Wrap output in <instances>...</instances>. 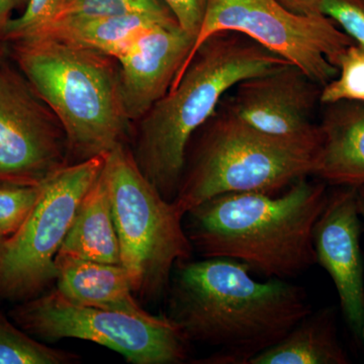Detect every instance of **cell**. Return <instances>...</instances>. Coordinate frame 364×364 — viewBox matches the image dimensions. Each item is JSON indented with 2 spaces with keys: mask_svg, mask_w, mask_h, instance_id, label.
<instances>
[{
  "mask_svg": "<svg viewBox=\"0 0 364 364\" xmlns=\"http://www.w3.org/2000/svg\"><path fill=\"white\" fill-rule=\"evenodd\" d=\"M26 1L28 0H0V39L7 23L11 20V14Z\"/></svg>",
  "mask_w": 364,
  "mask_h": 364,
  "instance_id": "obj_27",
  "label": "cell"
},
{
  "mask_svg": "<svg viewBox=\"0 0 364 364\" xmlns=\"http://www.w3.org/2000/svg\"><path fill=\"white\" fill-rule=\"evenodd\" d=\"M102 171L122 265L134 294L142 301H158L168 291L174 268L193 252L183 217L143 176L124 143L105 155Z\"/></svg>",
  "mask_w": 364,
  "mask_h": 364,
  "instance_id": "obj_6",
  "label": "cell"
},
{
  "mask_svg": "<svg viewBox=\"0 0 364 364\" xmlns=\"http://www.w3.org/2000/svg\"><path fill=\"white\" fill-rule=\"evenodd\" d=\"M179 26L189 36L198 37L205 16L207 0H162Z\"/></svg>",
  "mask_w": 364,
  "mask_h": 364,
  "instance_id": "obj_25",
  "label": "cell"
},
{
  "mask_svg": "<svg viewBox=\"0 0 364 364\" xmlns=\"http://www.w3.org/2000/svg\"><path fill=\"white\" fill-rule=\"evenodd\" d=\"M41 189L42 184L0 181V237L6 240L21 229L39 200Z\"/></svg>",
  "mask_w": 364,
  "mask_h": 364,
  "instance_id": "obj_22",
  "label": "cell"
},
{
  "mask_svg": "<svg viewBox=\"0 0 364 364\" xmlns=\"http://www.w3.org/2000/svg\"><path fill=\"white\" fill-rule=\"evenodd\" d=\"M0 55H1V50H0Z\"/></svg>",
  "mask_w": 364,
  "mask_h": 364,
  "instance_id": "obj_30",
  "label": "cell"
},
{
  "mask_svg": "<svg viewBox=\"0 0 364 364\" xmlns=\"http://www.w3.org/2000/svg\"><path fill=\"white\" fill-rule=\"evenodd\" d=\"M358 208L361 221L364 224V186L358 188Z\"/></svg>",
  "mask_w": 364,
  "mask_h": 364,
  "instance_id": "obj_28",
  "label": "cell"
},
{
  "mask_svg": "<svg viewBox=\"0 0 364 364\" xmlns=\"http://www.w3.org/2000/svg\"><path fill=\"white\" fill-rule=\"evenodd\" d=\"M228 258L183 261L172 273L168 317L188 341L218 350L200 363L248 364L312 312L305 289L287 279L257 282Z\"/></svg>",
  "mask_w": 364,
  "mask_h": 364,
  "instance_id": "obj_1",
  "label": "cell"
},
{
  "mask_svg": "<svg viewBox=\"0 0 364 364\" xmlns=\"http://www.w3.org/2000/svg\"><path fill=\"white\" fill-rule=\"evenodd\" d=\"M321 90L301 69L287 63L241 81L225 97L223 109L261 133L320 147L315 114Z\"/></svg>",
  "mask_w": 364,
  "mask_h": 364,
  "instance_id": "obj_11",
  "label": "cell"
},
{
  "mask_svg": "<svg viewBox=\"0 0 364 364\" xmlns=\"http://www.w3.org/2000/svg\"><path fill=\"white\" fill-rule=\"evenodd\" d=\"M358 188L335 186L313 230L317 264L330 275L354 338L364 342V275Z\"/></svg>",
  "mask_w": 364,
  "mask_h": 364,
  "instance_id": "obj_12",
  "label": "cell"
},
{
  "mask_svg": "<svg viewBox=\"0 0 364 364\" xmlns=\"http://www.w3.org/2000/svg\"><path fill=\"white\" fill-rule=\"evenodd\" d=\"M11 46L23 77L63 128L74 163L105 156L124 143L131 121L116 59L55 40Z\"/></svg>",
  "mask_w": 364,
  "mask_h": 364,
  "instance_id": "obj_4",
  "label": "cell"
},
{
  "mask_svg": "<svg viewBox=\"0 0 364 364\" xmlns=\"http://www.w3.org/2000/svg\"><path fill=\"white\" fill-rule=\"evenodd\" d=\"M57 291L77 305L148 315L136 301L130 277L121 264L57 255Z\"/></svg>",
  "mask_w": 364,
  "mask_h": 364,
  "instance_id": "obj_15",
  "label": "cell"
},
{
  "mask_svg": "<svg viewBox=\"0 0 364 364\" xmlns=\"http://www.w3.org/2000/svg\"><path fill=\"white\" fill-rule=\"evenodd\" d=\"M132 14H149L174 18L162 0H62L58 13L53 21Z\"/></svg>",
  "mask_w": 364,
  "mask_h": 364,
  "instance_id": "obj_20",
  "label": "cell"
},
{
  "mask_svg": "<svg viewBox=\"0 0 364 364\" xmlns=\"http://www.w3.org/2000/svg\"><path fill=\"white\" fill-rule=\"evenodd\" d=\"M289 63L238 33H215L196 51L183 75L140 119L134 159L165 200L173 202L191 136L215 116L245 79Z\"/></svg>",
  "mask_w": 364,
  "mask_h": 364,
  "instance_id": "obj_3",
  "label": "cell"
},
{
  "mask_svg": "<svg viewBox=\"0 0 364 364\" xmlns=\"http://www.w3.org/2000/svg\"><path fill=\"white\" fill-rule=\"evenodd\" d=\"M4 242H6V239L2 238V237H0V253H1L2 248H4Z\"/></svg>",
  "mask_w": 364,
  "mask_h": 364,
  "instance_id": "obj_29",
  "label": "cell"
},
{
  "mask_svg": "<svg viewBox=\"0 0 364 364\" xmlns=\"http://www.w3.org/2000/svg\"><path fill=\"white\" fill-rule=\"evenodd\" d=\"M225 32L245 36L322 87L338 75L337 61L354 43L324 14L294 13L279 0H207L202 28L170 88L181 80L198 48Z\"/></svg>",
  "mask_w": 364,
  "mask_h": 364,
  "instance_id": "obj_7",
  "label": "cell"
},
{
  "mask_svg": "<svg viewBox=\"0 0 364 364\" xmlns=\"http://www.w3.org/2000/svg\"><path fill=\"white\" fill-rule=\"evenodd\" d=\"M350 363L337 334L334 308L311 312L277 344L248 364H347Z\"/></svg>",
  "mask_w": 364,
  "mask_h": 364,
  "instance_id": "obj_18",
  "label": "cell"
},
{
  "mask_svg": "<svg viewBox=\"0 0 364 364\" xmlns=\"http://www.w3.org/2000/svg\"><path fill=\"white\" fill-rule=\"evenodd\" d=\"M287 9L294 13L306 14H320V6L322 0H279Z\"/></svg>",
  "mask_w": 364,
  "mask_h": 364,
  "instance_id": "obj_26",
  "label": "cell"
},
{
  "mask_svg": "<svg viewBox=\"0 0 364 364\" xmlns=\"http://www.w3.org/2000/svg\"><path fill=\"white\" fill-rule=\"evenodd\" d=\"M104 165L105 156L71 163L43 182L32 213L0 253V299L28 301L56 282L55 260Z\"/></svg>",
  "mask_w": 364,
  "mask_h": 364,
  "instance_id": "obj_9",
  "label": "cell"
},
{
  "mask_svg": "<svg viewBox=\"0 0 364 364\" xmlns=\"http://www.w3.org/2000/svg\"><path fill=\"white\" fill-rule=\"evenodd\" d=\"M174 23H177L174 18L149 14L66 18L52 21L32 39L23 43L46 39L59 41L95 50L117 60L144 33L158 26Z\"/></svg>",
  "mask_w": 364,
  "mask_h": 364,
  "instance_id": "obj_16",
  "label": "cell"
},
{
  "mask_svg": "<svg viewBox=\"0 0 364 364\" xmlns=\"http://www.w3.org/2000/svg\"><path fill=\"white\" fill-rule=\"evenodd\" d=\"M72 354L40 343L0 314V364H65Z\"/></svg>",
  "mask_w": 364,
  "mask_h": 364,
  "instance_id": "obj_19",
  "label": "cell"
},
{
  "mask_svg": "<svg viewBox=\"0 0 364 364\" xmlns=\"http://www.w3.org/2000/svg\"><path fill=\"white\" fill-rule=\"evenodd\" d=\"M9 316L36 338L86 340L134 364H178L188 358L189 341L167 315L135 316L77 305L56 289L23 301Z\"/></svg>",
  "mask_w": 364,
  "mask_h": 364,
  "instance_id": "obj_8",
  "label": "cell"
},
{
  "mask_svg": "<svg viewBox=\"0 0 364 364\" xmlns=\"http://www.w3.org/2000/svg\"><path fill=\"white\" fill-rule=\"evenodd\" d=\"M62 0H28L25 11L11 18L4 28L0 42L14 45L32 39L54 20Z\"/></svg>",
  "mask_w": 364,
  "mask_h": 364,
  "instance_id": "obj_23",
  "label": "cell"
},
{
  "mask_svg": "<svg viewBox=\"0 0 364 364\" xmlns=\"http://www.w3.org/2000/svg\"><path fill=\"white\" fill-rule=\"evenodd\" d=\"M336 67L338 75L321 90V105L340 102L364 105L363 48L355 43L349 46L339 57Z\"/></svg>",
  "mask_w": 364,
  "mask_h": 364,
  "instance_id": "obj_21",
  "label": "cell"
},
{
  "mask_svg": "<svg viewBox=\"0 0 364 364\" xmlns=\"http://www.w3.org/2000/svg\"><path fill=\"white\" fill-rule=\"evenodd\" d=\"M195 38L178 23L152 28L117 59L122 97L130 121H140L165 95L188 59Z\"/></svg>",
  "mask_w": 364,
  "mask_h": 364,
  "instance_id": "obj_13",
  "label": "cell"
},
{
  "mask_svg": "<svg viewBox=\"0 0 364 364\" xmlns=\"http://www.w3.org/2000/svg\"><path fill=\"white\" fill-rule=\"evenodd\" d=\"M321 143L313 176L333 186H364V105H323Z\"/></svg>",
  "mask_w": 364,
  "mask_h": 364,
  "instance_id": "obj_14",
  "label": "cell"
},
{
  "mask_svg": "<svg viewBox=\"0 0 364 364\" xmlns=\"http://www.w3.org/2000/svg\"><path fill=\"white\" fill-rule=\"evenodd\" d=\"M102 170L79 203L58 254L122 265L111 198Z\"/></svg>",
  "mask_w": 364,
  "mask_h": 364,
  "instance_id": "obj_17",
  "label": "cell"
},
{
  "mask_svg": "<svg viewBox=\"0 0 364 364\" xmlns=\"http://www.w3.org/2000/svg\"><path fill=\"white\" fill-rule=\"evenodd\" d=\"M65 133L23 76L0 65V181L40 186L68 165Z\"/></svg>",
  "mask_w": 364,
  "mask_h": 364,
  "instance_id": "obj_10",
  "label": "cell"
},
{
  "mask_svg": "<svg viewBox=\"0 0 364 364\" xmlns=\"http://www.w3.org/2000/svg\"><path fill=\"white\" fill-rule=\"evenodd\" d=\"M328 195L324 181L308 177L279 195L226 193L189 210L184 228L203 258L239 261L267 279H293L317 264L313 230Z\"/></svg>",
  "mask_w": 364,
  "mask_h": 364,
  "instance_id": "obj_2",
  "label": "cell"
},
{
  "mask_svg": "<svg viewBox=\"0 0 364 364\" xmlns=\"http://www.w3.org/2000/svg\"><path fill=\"white\" fill-rule=\"evenodd\" d=\"M205 124L172 202L181 217L215 196L279 195L313 176L316 146L261 133L224 109Z\"/></svg>",
  "mask_w": 364,
  "mask_h": 364,
  "instance_id": "obj_5",
  "label": "cell"
},
{
  "mask_svg": "<svg viewBox=\"0 0 364 364\" xmlns=\"http://www.w3.org/2000/svg\"><path fill=\"white\" fill-rule=\"evenodd\" d=\"M320 11L364 49V0H322Z\"/></svg>",
  "mask_w": 364,
  "mask_h": 364,
  "instance_id": "obj_24",
  "label": "cell"
}]
</instances>
